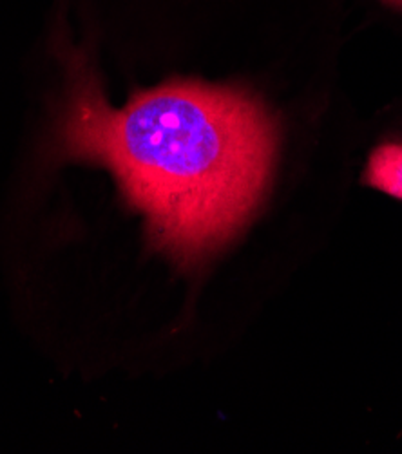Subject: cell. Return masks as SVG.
I'll list each match as a JSON object with an SVG mask.
<instances>
[{
  "instance_id": "3957f363",
  "label": "cell",
  "mask_w": 402,
  "mask_h": 454,
  "mask_svg": "<svg viewBox=\"0 0 402 454\" xmlns=\"http://www.w3.org/2000/svg\"><path fill=\"white\" fill-rule=\"evenodd\" d=\"M382 3H386L388 6H391V8L402 12V0H382Z\"/></svg>"
},
{
  "instance_id": "7a4b0ae2",
  "label": "cell",
  "mask_w": 402,
  "mask_h": 454,
  "mask_svg": "<svg viewBox=\"0 0 402 454\" xmlns=\"http://www.w3.org/2000/svg\"><path fill=\"white\" fill-rule=\"evenodd\" d=\"M363 179L367 185L402 200V142H386L375 147Z\"/></svg>"
},
{
  "instance_id": "6da1fadb",
  "label": "cell",
  "mask_w": 402,
  "mask_h": 454,
  "mask_svg": "<svg viewBox=\"0 0 402 454\" xmlns=\"http://www.w3.org/2000/svg\"><path fill=\"white\" fill-rule=\"evenodd\" d=\"M73 160L107 167L144 214L154 245L194 262L227 243L271 181L278 129L266 107L236 87L170 80L122 109L91 73H78L60 129Z\"/></svg>"
}]
</instances>
